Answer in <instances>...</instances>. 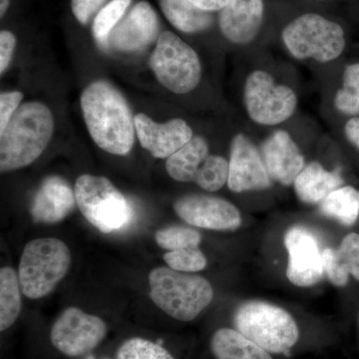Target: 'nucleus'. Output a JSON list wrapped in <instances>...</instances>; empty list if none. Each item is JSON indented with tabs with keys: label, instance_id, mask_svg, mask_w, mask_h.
I'll return each mask as SVG.
<instances>
[{
	"label": "nucleus",
	"instance_id": "f257e3e1",
	"mask_svg": "<svg viewBox=\"0 0 359 359\" xmlns=\"http://www.w3.org/2000/svg\"><path fill=\"white\" fill-rule=\"evenodd\" d=\"M81 109L90 136L110 154H129L135 142V122L126 99L105 81L90 84L81 95Z\"/></svg>",
	"mask_w": 359,
	"mask_h": 359
},
{
	"label": "nucleus",
	"instance_id": "f03ea898",
	"mask_svg": "<svg viewBox=\"0 0 359 359\" xmlns=\"http://www.w3.org/2000/svg\"><path fill=\"white\" fill-rule=\"evenodd\" d=\"M54 132L50 109L40 102L20 105L0 133V171L22 169L39 159Z\"/></svg>",
	"mask_w": 359,
	"mask_h": 359
},
{
	"label": "nucleus",
	"instance_id": "7ed1b4c3",
	"mask_svg": "<svg viewBox=\"0 0 359 359\" xmlns=\"http://www.w3.org/2000/svg\"><path fill=\"white\" fill-rule=\"evenodd\" d=\"M150 297L168 316L179 321H192L214 299V289L204 276L159 266L149 273Z\"/></svg>",
	"mask_w": 359,
	"mask_h": 359
},
{
	"label": "nucleus",
	"instance_id": "20e7f679",
	"mask_svg": "<svg viewBox=\"0 0 359 359\" xmlns=\"http://www.w3.org/2000/svg\"><path fill=\"white\" fill-rule=\"evenodd\" d=\"M238 332L271 354L287 353L299 341V330L285 309L259 301L244 302L233 314Z\"/></svg>",
	"mask_w": 359,
	"mask_h": 359
},
{
	"label": "nucleus",
	"instance_id": "39448f33",
	"mask_svg": "<svg viewBox=\"0 0 359 359\" xmlns=\"http://www.w3.org/2000/svg\"><path fill=\"white\" fill-rule=\"evenodd\" d=\"M70 264L69 248L63 241L55 238L32 241L20 257L21 292L32 299L46 297L67 275Z\"/></svg>",
	"mask_w": 359,
	"mask_h": 359
},
{
	"label": "nucleus",
	"instance_id": "423d86ee",
	"mask_svg": "<svg viewBox=\"0 0 359 359\" xmlns=\"http://www.w3.org/2000/svg\"><path fill=\"white\" fill-rule=\"evenodd\" d=\"M74 193L80 212L97 230L115 233L132 223L134 212L129 200L105 177L81 175Z\"/></svg>",
	"mask_w": 359,
	"mask_h": 359
},
{
	"label": "nucleus",
	"instance_id": "0eeeda50",
	"mask_svg": "<svg viewBox=\"0 0 359 359\" xmlns=\"http://www.w3.org/2000/svg\"><path fill=\"white\" fill-rule=\"evenodd\" d=\"M282 39L290 53L299 60L321 63L339 58L346 48L344 28L318 13H306L283 28Z\"/></svg>",
	"mask_w": 359,
	"mask_h": 359
},
{
	"label": "nucleus",
	"instance_id": "6e6552de",
	"mask_svg": "<svg viewBox=\"0 0 359 359\" xmlns=\"http://www.w3.org/2000/svg\"><path fill=\"white\" fill-rule=\"evenodd\" d=\"M150 66L160 83L176 94L193 91L202 77L199 56L173 32L160 35Z\"/></svg>",
	"mask_w": 359,
	"mask_h": 359
},
{
	"label": "nucleus",
	"instance_id": "1a4fd4ad",
	"mask_svg": "<svg viewBox=\"0 0 359 359\" xmlns=\"http://www.w3.org/2000/svg\"><path fill=\"white\" fill-rule=\"evenodd\" d=\"M245 109L252 121L273 126L294 114L297 96L289 86L276 83L275 78L264 70L250 73L244 88Z\"/></svg>",
	"mask_w": 359,
	"mask_h": 359
},
{
	"label": "nucleus",
	"instance_id": "9d476101",
	"mask_svg": "<svg viewBox=\"0 0 359 359\" xmlns=\"http://www.w3.org/2000/svg\"><path fill=\"white\" fill-rule=\"evenodd\" d=\"M102 318L71 306L66 309L52 325V346L66 356L79 358L91 353L107 335Z\"/></svg>",
	"mask_w": 359,
	"mask_h": 359
},
{
	"label": "nucleus",
	"instance_id": "9b49d317",
	"mask_svg": "<svg viewBox=\"0 0 359 359\" xmlns=\"http://www.w3.org/2000/svg\"><path fill=\"white\" fill-rule=\"evenodd\" d=\"M285 245L289 252L287 276L290 282L301 287L320 283L325 275V259L314 233L304 226H292L285 233Z\"/></svg>",
	"mask_w": 359,
	"mask_h": 359
},
{
	"label": "nucleus",
	"instance_id": "f8f14e48",
	"mask_svg": "<svg viewBox=\"0 0 359 359\" xmlns=\"http://www.w3.org/2000/svg\"><path fill=\"white\" fill-rule=\"evenodd\" d=\"M174 210L187 224L208 230L235 231L242 224L238 208L214 196H183L174 203Z\"/></svg>",
	"mask_w": 359,
	"mask_h": 359
},
{
	"label": "nucleus",
	"instance_id": "ddd939ff",
	"mask_svg": "<svg viewBox=\"0 0 359 359\" xmlns=\"http://www.w3.org/2000/svg\"><path fill=\"white\" fill-rule=\"evenodd\" d=\"M273 185L264 159L244 134L233 137L229 161L228 186L231 192L266 190Z\"/></svg>",
	"mask_w": 359,
	"mask_h": 359
},
{
	"label": "nucleus",
	"instance_id": "4468645a",
	"mask_svg": "<svg viewBox=\"0 0 359 359\" xmlns=\"http://www.w3.org/2000/svg\"><path fill=\"white\" fill-rule=\"evenodd\" d=\"M159 33V20L146 1L137 4L120 21L107 40V47L121 52L142 50L154 41Z\"/></svg>",
	"mask_w": 359,
	"mask_h": 359
},
{
	"label": "nucleus",
	"instance_id": "2eb2a0df",
	"mask_svg": "<svg viewBox=\"0 0 359 359\" xmlns=\"http://www.w3.org/2000/svg\"><path fill=\"white\" fill-rule=\"evenodd\" d=\"M134 122L142 147L159 159L169 158L194 137L192 128L182 119L160 124L147 115L137 114Z\"/></svg>",
	"mask_w": 359,
	"mask_h": 359
},
{
	"label": "nucleus",
	"instance_id": "dca6fc26",
	"mask_svg": "<svg viewBox=\"0 0 359 359\" xmlns=\"http://www.w3.org/2000/svg\"><path fill=\"white\" fill-rule=\"evenodd\" d=\"M263 159L273 181L290 186L306 167L301 149L287 131L278 130L263 145Z\"/></svg>",
	"mask_w": 359,
	"mask_h": 359
},
{
	"label": "nucleus",
	"instance_id": "f3484780",
	"mask_svg": "<svg viewBox=\"0 0 359 359\" xmlns=\"http://www.w3.org/2000/svg\"><path fill=\"white\" fill-rule=\"evenodd\" d=\"M264 14V0H230L219 11V29L231 43L249 44L261 30Z\"/></svg>",
	"mask_w": 359,
	"mask_h": 359
},
{
	"label": "nucleus",
	"instance_id": "a211bd4d",
	"mask_svg": "<svg viewBox=\"0 0 359 359\" xmlns=\"http://www.w3.org/2000/svg\"><path fill=\"white\" fill-rule=\"evenodd\" d=\"M75 203V193L65 180L47 177L35 193L30 212L35 223L56 224L73 211Z\"/></svg>",
	"mask_w": 359,
	"mask_h": 359
},
{
	"label": "nucleus",
	"instance_id": "6ab92c4d",
	"mask_svg": "<svg viewBox=\"0 0 359 359\" xmlns=\"http://www.w3.org/2000/svg\"><path fill=\"white\" fill-rule=\"evenodd\" d=\"M325 273L337 287H344L349 276L359 282V235L351 233L342 240L337 249L323 250Z\"/></svg>",
	"mask_w": 359,
	"mask_h": 359
},
{
	"label": "nucleus",
	"instance_id": "aec40b11",
	"mask_svg": "<svg viewBox=\"0 0 359 359\" xmlns=\"http://www.w3.org/2000/svg\"><path fill=\"white\" fill-rule=\"evenodd\" d=\"M344 183L337 172L327 171L318 162L309 163L295 179V193L306 204H318Z\"/></svg>",
	"mask_w": 359,
	"mask_h": 359
},
{
	"label": "nucleus",
	"instance_id": "412c9836",
	"mask_svg": "<svg viewBox=\"0 0 359 359\" xmlns=\"http://www.w3.org/2000/svg\"><path fill=\"white\" fill-rule=\"evenodd\" d=\"M210 347L216 359H273L263 347L233 328L217 330L212 334Z\"/></svg>",
	"mask_w": 359,
	"mask_h": 359
},
{
	"label": "nucleus",
	"instance_id": "4be33fe9",
	"mask_svg": "<svg viewBox=\"0 0 359 359\" xmlns=\"http://www.w3.org/2000/svg\"><path fill=\"white\" fill-rule=\"evenodd\" d=\"M209 155L208 142L203 137L194 136L186 145L167 158L168 174L175 181L195 182L198 171Z\"/></svg>",
	"mask_w": 359,
	"mask_h": 359
},
{
	"label": "nucleus",
	"instance_id": "5701e85b",
	"mask_svg": "<svg viewBox=\"0 0 359 359\" xmlns=\"http://www.w3.org/2000/svg\"><path fill=\"white\" fill-rule=\"evenodd\" d=\"M161 7L167 20L180 32L197 33L212 25L211 13L194 6L189 0H161Z\"/></svg>",
	"mask_w": 359,
	"mask_h": 359
},
{
	"label": "nucleus",
	"instance_id": "b1692460",
	"mask_svg": "<svg viewBox=\"0 0 359 359\" xmlns=\"http://www.w3.org/2000/svg\"><path fill=\"white\" fill-rule=\"evenodd\" d=\"M20 283L13 268L0 269V330H8L21 311Z\"/></svg>",
	"mask_w": 359,
	"mask_h": 359
},
{
	"label": "nucleus",
	"instance_id": "393cba45",
	"mask_svg": "<svg viewBox=\"0 0 359 359\" xmlns=\"http://www.w3.org/2000/svg\"><path fill=\"white\" fill-rule=\"evenodd\" d=\"M320 212L344 226H353L359 216V191L351 186L340 187L320 203Z\"/></svg>",
	"mask_w": 359,
	"mask_h": 359
},
{
	"label": "nucleus",
	"instance_id": "a878e982",
	"mask_svg": "<svg viewBox=\"0 0 359 359\" xmlns=\"http://www.w3.org/2000/svg\"><path fill=\"white\" fill-rule=\"evenodd\" d=\"M334 105L342 114L359 115V63L347 66L342 87L335 95Z\"/></svg>",
	"mask_w": 359,
	"mask_h": 359
},
{
	"label": "nucleus",
	"instance_id": "bb28decb",
	"mask_svg": "<svg viewBox=\"0 0 359 359\" xmlns=\"http://www.w3.org/2000/svg\"><path fill=\"white\" fill-rule=\"evenodd\" d=\"M229 162L218 155H209L198 171L195 183L203 190L216 192L228 184Z\"/></svg>",
	"mask_w": 359,
	"mask_h": 359
},
{
	"label": "nucleus",
	"instance_id": "cd10ccee",
	"mask_svg": "<svg viewBox=\"0 0 359 359\" xmlns=\"http://www.w3.org/2000/svg\"><path fill=\"white\" fill-rule=\"evenodd\" d=\"M131 0H112L97 14L93 22V35L98 43L107 47L110 33L120 22Z\"/></svg>",
	"mask_w": 359,
	"mask_h": 359
},
{
	"label": "nucleus",
	"instance_id": "c85d7f7f",
	"mask_svg": "<svg viewBox=\"0 0 359 359\" xmlns=\"http://www.w3.org/2000/svg\"><path fill=\"white\" fill-rule=\"evenodd\" d=\"M155 241L162 249L172 250L198 248L202 242L199 231L183 226H171L156 231Z\"/></svg>",
	"mask_w": 359,
	"mask_h": 359
},
{
	"label": "nucleus",
	"instance_id": "c756f323",
	"mask_svg": "<svg viewBox=\"0 0 359 359\" xmlns=\"http://www.w3.org/2000/svg\"><path fill=\"white\" fill-rule=\"evenodd\" d=\"M115 359H175L164 346L152 340L132 337L118 348Z\"/></svg>",
	"mask_w": 359,
	"mask_h": 359
},
{
	"label": "nucleus",
	"instance_id": "7c9ffc66",
	"mask_svg": "<svg viewBox=\"0 0 359 359\" xmlns=\"http://www.w3.org/2000/svg\"><path fill=\"white\" fill-rule=\"evenodd\" d=\"M165 263L169 268L182 273H197L207 268V259L199 248L172 250L164 255Z\"/></svg>",
	"mask_w": 359,
	"mask_h": 359
},
{
	"label": "nucleus",
	"instance_id": "2f4dec72",
	"mask_svg": "<svg viewBox=\"0 0 359 359\" xmlns=\"http://www.w3.org/2000/svg\"><path fill=\"white\" fill-rule=\"evenodd\" d=\"M23 94L20 91L4 92L0 95V133L4 131L14 113L20 107Z\"/></svg>",
	"mask_w": 359,
	"mask_h": 359
},
{
	"label": "nucleus",
	"instance_id": "473e14b6",
	"mask_svg": "<svg viewBox=\"0 0 359 359\" xmlns=\"http://www.w3.org/2000/svg\"><path fill=\"white\" fill-rule=\"evenodd\" d=\"M105 0H72L73 14L81 25H87L90 18L103 6Z\"/></svg>",
	"mask_w": 359,
	"mask_h": 359
},
{
	"label": "nucleus",
	"instance_id": "72a5a7b5",
	"mask_svg": "<svg viewBox=\"0 0 359 359\" xmlns=\"http://www.w3.org/2000/svg\"><path fill=\"white\" fill-rule=\"evenodd\" d=\"M16 46V37L13 33L2 30L0 32V73L4 74L11 65L13 51Z\"/></svg>",
	"mask_w": 359,
	"mask_h": 359
},
{
	"label": "nucleus",
	"instance_id": "f704fd0d",
	"mask_svg": "<svg viewBox=\"0 0 359 359\" xmlns=\"http://www.w3.org/2000/svg\"><path fill=\"white\" fill-rule=\"evenodd\" d=\"M344 133H346L347 140L351 142L354 147L359 151V118H351L346 122Z\"/></svg>",
	"mask_w": 359,
	"mask_h": 359
},
{
	"label": "nucleus",
	"instance_id": "c9c22d12",
	"mask_svg": "<svg viewBox=\"0 0 359 359\" xmlns=\"http://www.w3.org/2000/svg\"><path fill=\"white\" fill-rule=\"evenodd\" d=\"M189 1L192 2L194 6L199 7L203 11L211 13V11H222L230 0H189Z\"/></svg>",
	"mask_w": 359,
	"mask_h": 359
},
{
	"label": "nucleus",
	"instance_id": "e433bc0d",
	"mask_svg": "<svg viewBox=\"0 0 359 359\" xmlns=\"http://www.w3.org/2000/svg\"><path fill=\"white\" fill-rule=\"evenodd\" d=\"M85 359H96V358H95V356H94V355H88V356H87V358H85ZM104 359H107V358H104Z\"/></svg>",
	"mask_w": 359,
	"mask_h": 359
},
{
	"label": "nucleus",
	"instance_id": "4c0bfd02",
	"mask_svg": "<svg viewBox=\"0 0 359 359\" xmlns=\"http://www.w3.org/2000/svg\"><path fill=\"white\" fill-rule=\"evenodd\" d=\"M316 1H332V0H316Z\"/></svg>",
	"mask_w": 359,
	"mask_h": 359
}]
</instances>
